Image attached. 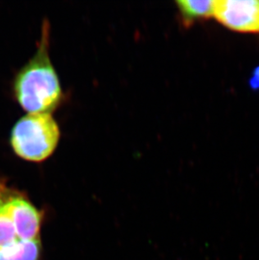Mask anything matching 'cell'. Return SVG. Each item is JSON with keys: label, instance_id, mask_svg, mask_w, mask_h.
<instances>
[{"label": "cell", "instance_id": "5", "mask_svg": "<svg viewBox=\"0 0 259 260\" xmlns=\"http://www.w3.org/2000/svg\"><path fill=\"white\" fill-rule=\"evenodd\" d=\"M249 85L252 89H259V66L254 69L249 79Z\"/></svg>", "mask_w": 259, "mask_h": 260}, {"label": "cell", "instance_id": "2", "mask_svg": "<svg viewBox=\"0 0 259 260\" xmlns=\"http://www.w3.org/2000/svg\"><path fill=\"white\" fill-rule=\"evenodd\" d=\"M60 138V128L52 114L27 113L13 126L10 143L18 157L42 162L53 154Z\"/></svg>", "mask_w": 259, "mask_h": 260}, {"label": "cell", "instance_id": "3", "mask_svg": "<svg viewBox=\"0 0 259 260\" xmlns=\"http://www.w3.org/2000/svg\"><path fill=\"white\" fill-rule=\"evenodd\" d=\"M213 16L232 30L259 33V0L214 1Z\"/></svg>", "mask_w": 259, "mask_h": 260}, {"label": "cell", "instance_id": "1", "mask_svg": "<svg viewBox=\"0 0 259 260\" xmlns=\"http://www.w3.org/2000/svg\"><path fill=\"white\" fill-rule=\"evenodd\" d=\"M50 24L44 20L37 52L15 75V100L28 113L52 114L61 103L62 91L50 57Z\"/></svg>", "mask_w": 259, "mask_h": 260}, {"label": "cell", "instance_id": "4", "mask_svg": "<svg viewBox=\"0 0 259 260\" xmlns=\"http://www.w3.org/2000/svg\"><path fill=\"white\" fill-rule=\"evenodd\" d=\"M176 5L182 20L186 25H191L197 20H206L213 15L214 1L179 0L177 1Z\"/></svg>", "mask_w": 259, "mask_h": 260}]
</instances>
